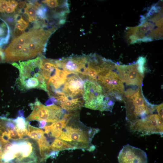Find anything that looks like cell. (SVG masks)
I'll list each match as a JSON object with an SVG mask.
<instances>
[{"mask_svg":"<svg viewBox=\"0 0 163 163\" xmlns=\"http://www.w3.org/2000/svg\"><path fill=\"white\" fill-rule=\"evenodd\" d=\"M55 31L52 28H38L34 25L12 40L4 51V62H19L41 56L45 51L49 38Z\"/></svg>","mask_w":163,"mask_h":163,"instance_id":"6da1fadb","label":"cell"},{"mask_svg":"<svg viewBox=\"0 0 163 163\" xmlns=\"http://www.w3.org/2000/svg\"><path fill=\"white\" fill-rule=\"evenodd\" d=\"M41 56L26 61L15 62L12 65L19 71L17 82L22 91L33 88L41 89L47 91L46 85L41 67Z\"/></svg>","mask_w":163,"mask_h":163,"instance_id":"7a4b0ae2","label":"cell"},{"mask_svg":"<svg viewBox=\"0 0 163 163\" xmlns=\"http://www.w3.org/2000/svg\"><path fill=\"white\" fill-rule=\"evenodd\" d=\"M82 96L84 107L92 110L111 111L114 104L111 96L100 85L87 79L84 81Z\"/></svg>","mask_w":163,"mask_h":163,"instance_id":"3957f363","label":"cell"},{"mask_svg":"<svg viewBox=\"0 0 163 163\" xmlns=\"http://www.w3.org/2000/svg\"><path fill=\"white\" fill-rule=\"evenodd\" d=\"M116 65L107 59L98 74L96 82L109 94L118 100H122L121 95L124 93V88L119 75L113 71Z\"/></svg>","mask_w":163,"mask_h":163,"instance_id":"277c9868","label":"cell"},{"mask_svg":"<svg viewBox=\"0 0 163 163\" xmlns=\"http://www.w3.org/2000/svg\"><path fill=\"white\" fill-rule=\"evenodd\" d=\"M128 98L126 104V118L130 124L139 117V120L145 119L156 109L155 106L146 102L139 89Z\"/></svg>","mask_w":163,"mask_h":163,"instance_id":"5b68a950","label":"cell"},{"mask_svg":"<svg viewBox=\"0 0 163 163\" xmlns=\"http://www.w3.org/2000/svg\"><path fill=\"white\" fill-rule=\"evenodd\" d=\"M33 111L26 120L27 122L33 120H44L53 123L59 120L66 110L55 104L45 106L37 100L31 105Z\"/></svg>","mask_w":163,"mask_h":163,"instance_id":"8992f818","label":"cell"},{"mask_svg":"<svg viewBox=\"0 0 163 163\" xmlns=\"http://www.w3.org/2000/svg\"><path fill=\"white\" fill-rule=\"evenodd\" d=\"M131 129L142 135L163 134V118L158 114H151L143 120H139L130 125Z\"/></svg>","mask_w":163,"mask_h":163,"instance_id":"52a82bcc","label":"cell"},{"mask_svg":"<svg viewBox=\"0 0 163 163\" xmlns=\"http://www.w3.org/2000/svg\"><path fill=\"white\" fill-rule=\"evenodd\" d=\"M88 136L87 132L79 129L67 126L65 128L59 138L76 149H85L89 147L91 142Z\"/></svg>","mask_w":163,"mask_h":163,"instance_id":"ba28073f","label":"cell"},{"mask_svg":"<svg viewBox=\"0 0 163 163\" xmlns=\"http://www.w3.org/2000/svg\"><path fill=\"white\" fill-rule=\"evenodd\" d=\"M118 159L119 163H147V157L143 150L129 144L123 146Z\"/></svg>","mask_w":163,"mask_h":163,"instance_id":"9c48e42d","label":"cell"},{"mask_svg":"<svg viewBox=\"0 0 163 163\" xmlns=\"http://www.w3.org/2000/svg\"><path fill=\"white\" fill-rule=\"evenodd\" d=\"M116 69L122 82L128 85L140 86L143 75L138 71L136 63L129 65H117Z\"/></svg>","mask_w":163,"mask_h":163,"instance_id":"30bf717a","label":"cell"},{"mask_svg":"<svg viewBox=\"0 0 163 163\" xmlns=\"http://www.w3.org/2000/svg\"><path fill=\"white\" fill-rule=\"evenodd\" d=\"M84 81L78 75L72 73L68 75L65 83V94L73 96H82Z\"/></svg>","mask_w":163,"mask_h":163,"instance_id":"8fae6325","label":"cell"},{"mask_svg":"<svg viewBox=\"0 0 163 163\" xmlns=\"http://www.w3.org/2000/svg\"><path fill=\"white\" fill-rule=\"evenodd\" d=\"M67 124L63 119L52 123L50 132L51 136L56 138H59L62 132V129L66 127Z\"/></svg>","mask_w":163,"mask_h":163,"instance_id":"7c38bea8","label":"cell"},{"mask_svg":"<svg viewBox=\"0 0 163 163\" xmlns=\"http://www.w3.org/2000/svg\"><path fill=\"white\" fill-rule=\"evenodd\" d=\"M20 115L17 118L13 119L16 126L22 135L24 137L27 134V128L28 125V122L25 119L21 111L19 113Z\"/></svg>","mask_w":163,"mask_h":163,"instance_id":"4fadbf2b","label":"cell"},{"mask_svg":"<svg viewBox=\"0 0 163 163\" xmlns=\"http://www.w3.org/2000/svg\"><path fill=\"white\" fill-rule=\"evenodd\" d=\"M51 146L53 150L55 151L76 149L75 147L65 141L58 139H55L52 143Z\"/></svg>","mask_w":163,"mask_h":163,"instance_id":"5bb4252c","label":"cell"},{"mask_svg":"<svg viewBox=\"0 0 163 163\" xmlns=\"http://www.w3.org/2000/svg\"><path fill=\"white\" fill-rule=\"evenodd\" d=\"M44 132L41 129L34 127L28 124L27 135L30 139L37 141L44 136Z\"/></svg>","mask_w":163,"mask_h":163,"instance_id":"9a60e30c","label":"cell"},{"mask_svg":"<svg viewBox=\"0 0 163 163\" xmlns=\"http://www.w3.org/2000/svg\"><path fill=\"white\" fill-rule=\"evenodd\" d=\"M146 61L145 58L140 57L138 59L136 63L139 72L142 74L143 75L145 70L144 65Z\"/></svg>","mask_w":163,"mask_h":163,"instance_id":"2e32d148","label":"cell"},{"mask_svg":"<svg viewBox=\"0 0 163 163\" xmlns=\"http://www.w3.org/2000/svg\"><path fill=\"white\" fill-rule=\"evenodd\" d=\"M8 27V25L5 23H2L0 25V40L3 38L10 37V35L5 36L6 32L10 31V30L7 31H6V28Z\"/></svg>","mask_w":163,"mask_h":163,"instance_id":"e0dca14e","label":"cell"},{"mask_svg":"<svg viewBox=\"0 0 163 163\" xmlns=\"http://www.w3.org/2000/svg\"><path fill=\"white\" fill-rule=\"evenodd\" d=\"M10 4V0H0V12L4 13L5 10Z\"/></svg>","mask_w":163,"mask_h":163,"instance_id":"ac0fdd59","label":"cell"},{"mask_svg":"<svg viewBox=\"0 0 163 163\" xmlns=\"http://www.w3.org/2000/svg\"><path fill=\"white\" fill-rule=\"evenodd\" d=\"M158 114L163 118V103L155 106Z\"/></svg>","mask_w":163,"mask_h":163,"instance_id":"d6986e66","label":"cell"},{"mask_svg":"<svg viewBox=\"0 0 163 163\" xmlns=\"http://www.w3.org/2000/svg\"><path fill=\"white\" fill-rule=\"evenodd\" d=\"M24 31H22L15 28L13 32L14 37H16L21 36L24 33Z\"/></svg>","mask_w":163,"mask_h":163,"instance_id":"ffe728a7","label":"cell"},{"mask_svg":"<svg viewBox=\"0 0 163 163\" xmlns=\"http://www.w3.org/2000/svg\"><path fill=\"white\" fill-rule=\"evenodd\" d=\"M3 163H38L37 162L24 161H17L15 160H12L7 162H3Z\"/></svg>","mask_w":163,"mask_h":163,"instance_id":"44dd1931","label":"cell"},{"mask_svg":"<svg viewBox=\"0 0 163 163\" xmlns=\"http://www.w3.org/2000/svg\"><path fill=\"white\" fill-rule=\"evenodd\" d=\"M43 128L45 129V131H44L45 133L48 134L50 132L51 125H50L49 126H45Z\"/></svg>","mask_w":163,"mask_h":163,"instance_id":"7402d4cb","label":"cell"},{"mask_svg":"<svg viewBox=\"0 0 163 163\" xmlns=\"http://www.w3.org/2000/svg\"><path fill=\"white\" fill-rule=\"evenodd\" d=\"M26 2L24 1L18 3L17 8L18 10L24 7L25 4Z\"/></svg>","mask_w":163,"mask_h":163,"instance_id":"603a6c76","label":"cell"},{"mask_svg":"<svg viewBox=\"0 0 163 163\" xmlns=\"http://www.w3.org/2000/svg\"><path fill=\"white\" fill-rule=\"evenodd\" d=\"M40 124L39 127L40 128H43L46 124V122L44 120H40L39 121Z\"/></svg>","mask_w":163,"mask_h":163,"instance_id":"cb8c5ba5","label":"cell"},{"mask_svg":"<svg viewBox=\"0 0 163 163\" xmlns=\"http://www.w3.org/2000/svg\"><path fill=\"white\" fill-rule=\"evenodd\" d=\"M95 149V146L94 145H92L88 147L87 149L89 152H92Z\"/></svg>","mask_w":163,"mask_h":163,"instance_id":"d4e9b609","label":"cell"},{"mask_svg":"<svg viewBox=\"0 0 163 163\" xmlns=\"http://www.w3.org/2000/svg\"><path fill=\"white\" fill-rule=\"evenodd\" d=\"M3 154V151L2 149L1 145L0 144V159H2Z\"/></svg>","mask_w":163,"mask_h":163,"instance_id":"484cf974","label":"cell"},{"mask_svg":"<svg viewBox=\"0 0 163 163\" xmlns=\"http://www.w3.org/2000/svg\"><path fill=\"white\" fill-rule=\"evenodd\" d=\"M0 163H3L2 160L0 159Z\"/></svg>","mask_w":163,"mask_h":163,"instance_id":"4316f807","label":"cell"}]
</instances>
